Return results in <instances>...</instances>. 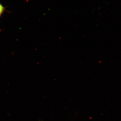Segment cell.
I'll list each match as a JSON object with an SVG mask.
<instances>
[{
    "label": "cell",
    "instance_id": "1",
    "mask_svg": "<svg viewBox=\"0 0 121 121\" xmlns=\"http://www.w3.org/2000/svg\"><path fill=\"white\" fill-rule=\"evenodd\" d=\"M4 11V8L1 4L0 3V16L2 15V14L3 13Z\"/></svg>",
    "mask_w": 121,
    "mask_h": 121
}]
</instances>
